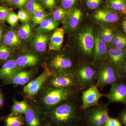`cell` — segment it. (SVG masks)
Instances as JSON below:
<instances>
[{"instance_id": "cell-45", "label": "cell", "mask_w": 126, "mask_h": 126, "mask_svg": "<svg viewBox=\"0 0 126 126\" xmlns=\"http://www.w3.org/2000/svg\"><path fill=\"white\" fill-rule=\"evenodd\" d=\"M2 28H1V26L0 25V41L1 40V38H2Z\"/></svg>"}, {"instance_id": "cell-25", "label": "cell", "mask_w": 126, "mask_h": 126, "mask_svg": "<svg viewBox=\"0 0 126 126\" xmlns=\"http://www.w3.org/2000/svg\"><path fill=\"white\" fill-rule=\"evenodd\" d=\"M29 108V105L25 101H18L14 100V103L12 107L11 112L9 115H18L24 114Z\"/></svg>"}, {"instance_id": "cell-29", "label": "cell", "mask_w": 126, "mask_h": 126, "mask_svg": "<svg viewBox=\"0 0 126 126\" xmlns=\"http://www.w3.org/2000/svg\"><path fill=\"white\" fill-rule=\"evenodd\" d=\"M17 33L21 39L25 40L29 39L32 34L31 28L30 24L26 23L21 26Z\"/></svg>"}, {"instance_id": "cell-36", "label": "cell", "mask_w": 126, "mask_h": 126, "mask_svg": "<svg viewBox=\"0 0 126 126\" xmlns=\"http://www.w3.org/2000/svg\"><path fill=\"white\" fill-rule=\"evenodd\" d=\"M6 20L9 24L13 26L18 23L19 18L16 14L14 12H11L9 13Z\"/></svg>"}, {"instance_id": "cell-23", "label": "cell", "mask_w": 126, "mask_h": 126, "mask_svg": "<svg viewBox=\"0 0 126 126\" xmlns=\"http://www.w3.org/2000/svg\"><path fill=\"white\" fill-rule=\"evenodd\" d=\"M3 42L5 45L14 47L19 46L21 43L18 33L13 30L7 32L3 38Z\"/></svg>"}, {"instance_id": "cell-16", "label": "cell", "mask_w": 126, "mask_h": 126, "mask_svg": "<svg viewBox=\"0 0 126 126\" xmlns=\"http://www.w3.org/2000/svg\"><path fill=\"white\" fill-rule=\"evenodd\" d=\"M32 74L28 70L19 71L11 78L2 81L3 84H12L14 86H24L30 82L32 77Z\"/></svg>"}, {"instance_id": "cell-2", "label": "cell", "mask_w": 126, "mask_h": 126, "mask_svg": "<svg viewBox=\"0 0 126 126\" xmlns=\"http://www.w3.org/2000/svg\"><path fill=\"white\" fill-rule=\"evenodd\" d=\"M83 91L78 87L56 88L49 87L45 90L41 101L48 109L72 99L81 94Z\"/></svg>"}, {"instance_id": "cell-34", "label": "cell", "mask_w": 126, "mask_h": 126, "mask_svg": "<svg viewBox=\"0 0 126 126\" xmlns=\"http://www.w3.org/2000/svg\"><path fill=\"white\" fill-rule=\"evenodd\" d=\"M68 13L66 10L63 7H59L56 9L53 14V19L58 21L63 19Z\"/></svg>"}, {"instance_id": "cell-51", "label": "cell", "mask_w": 126, "mask_h": 126, "mask_svg": "<svg viewBox=\"0 0 126 126\" xmlns=\"http://www.w3.org/2000/svg\"></svg>"}, {"instance_id": "cell-41", "label": "cell", "mask_w": 126, "mask_h": 126, "mask_svg": "<svg viewBox=\"0 0 126 126\" xmlns=\"http://www.w3.org/2000/svg\"><path fill=\"white\" fill-rule=\"evenodd\" d=\"M118 118L122 125L126 126V107L119 112Z\"/></svg>"}, {"instance_id": "cell-9", "label": "cell", "mask_w": 126, "mask_h": 126, "mask_svg": "<svg viewBox=\"0 0 126 126\" xmlns=\"http://www.w3.org/2000/svg\"><path fill=\"white\" fill-rule=\"evenodd\" d=\"M78 40L83 54L86 57L93 55L94 38L92 28L88 27L79 34Z\"/></svg>"}, {"instance_id": "cell-43", "label": "cell", "mask_w": 126, "mask_h": 126, "mask_svg": "<svg viewBox=\"0 0 126 126\" xmlns=\"http://www.w3.org/2000/svg\"><path fill=\"white\" fill-rule=\"evenodd\" d=\"M4 102V98L2 92H0V109L3 107Z\"/></svg>"}, {"instance_id": "cell-19", "label": "cell", "mask_w": 126, "mask_h": 126, "mask_svg": "<svg viewBox=\"0 0 126 126\" xmlns=\"http://www.w3.org/2000/svg\"><path fill=\"white\" fill-rule=\"evenodd\" d=\"M64 34V30L62 28H58L55 30L50 40V50H59L61 49L63 41Z\"/></svg>"}, {"instance_id": "cell-26", "label": "cell", "mask_w": 126, "mask_h": 126, "mask_svg": "<svg viewBox=\"0 0 126 126\" xmlns=\"http://www.w3.org/2000/svg\"><path fill=\"white\" fill-rule=\"evenodd\" d=\"M38 31L40 32H47L55 29L59 25L58 21L52 18H46L39 24Z\"/></svg>"}, {"instance_id": "cell-47", "label": "cell", "mask_w": 126, "mask_h": 126, "mask_svg": "<svg viewBox=\"0 0 126 126\" xmlns=\"http://www.w3.org/2000/svg\"><path fill=\"white\" fill-rule=\"evenodd\" d=\"M3 1H8V2H10V1H11L12 0H2Z\"/></svg>"}, {"instance_id": "cell-17", "label": "cell", "mask_w": 126, "mask_h": 126, "mask_svg": "<svg viewBox=\"0 0 126 126\" xmlns=\"http://www.w3.org/2000/svg\"><path fill=\"white\" fill-rule=\"evenodd\" d=\"M16 60H9L6 61L0 68V80H7L13 77L19 71Z\"/></svg>"}, {"instance_id": "cell-21", "label": "cell", "mask_w": 126, "mask_h": 126, "mask_svg": "<svg viewBox=\"0 0 126 126\" xmlns=\"http://www.w3.org/2000/svg\"><path fill=\"white\" fill-rule=\"evenodd\" d=\"M1 119L5 126H23L26 124L25 116L22 115H9Z\"/></svg>"}, {"instance_id": "cell-38", "label": "cell", "mask_w": 126, "mask_h": 126, "mask_svg": "<svg viewBox=\"0 0 126 126\" xmlns=\"http://www.w3.org/2000/svg\"><path fill=\"white\" fill-rule=\"evenodd\" d=\"M104 126H122V124L118 118L110 117Z\"/></svg>"}, {"instance_id": "cell-50", "label": "cell", "mask_w": 126, "mask_h": 126, "mask_svg": "<svg viewBox=\"0 0 126 126\" xmlns=\"http://www.w3.org/2000/svg\"></svg>"}, {"instance_id": "cell-27", "label": "cell", "mask_w": 126, "mask_h": 126, "mask_svg": "<svg viewBox=\"0 0 126 126\" xmlns=\"http://www.w3.org/2000/svg\"><path fill=\"white\" fill-rule=\"evenodd\" d=\"M110 43L116 48L125 49L126 48V37L120 34H116Z\"/></svg>"}, {"instance_id": "cell-10", "label": "cell", "mask_w": 126, "mask_h": 126, "mask_svg": "<svg viewBox=\"0 0 126 126\" xmlns=\"http://www.w3.org/2000/svg\"><path fill=\"white\" fill-rule=\"evenodd\" d=\"M96 84L93 85L83 91L81 94V107L83 110L87 109L99 104L102 96Z\"/></svg>"}, {"instance_id": "cell-14", "label": "cell", "mask_w": 126, "mask_h": 126, "mask_svg": "<svg viewBox=\"0 0 126 126\" xmlns=\"http://www.w3.org/2000/svg\"><path fill=\"white\" fill-rule=\"evenodd\" d=\"M93 16L96 20L103 23H116L119 19V14L106 6L96 10Z\"/></svg>"}, {"instance_id": "cell-5", "label": "cell", "mask_w": 126, "mask_h": 126, "mask_svg": "<svg viewBox=\"0 0 126 126\" xmlns=\"http://www.w3.org/2000/svg\"><path fill=\"white\" fill-rule=\"evenodd\" d=\"M122 79L108 60L98 68L96 73V84L101 91L107 85Z\"/></svg>"}, {"instance_id": "cell-6", "label": "cell", "mask_w": 126, "mask_h": 126, "mask_svg": "<svg viewBox=\"0 0 126 126\" xmlns=\"http://www.w3.org/2000/svg\"><path fill=\"white\" fill-rule=\"evenodd\" d=\"M48 80L49 86L51 87H79L74 72L53 73L50 75Z\"/></svg>"}, {"instance_id": "cell-31", "label": "cell", "mask_w": 126, "mask_h": 126, "mask_svg": "<svg viewBox=\"0 0 126 126\" xmlns=\"http://www.w3.org/2000/svg\"><path fill=\"white\" fill-rule=\"evenodd\" d=\"M104 0H85V5L89 10L96 11L101 8Z\"/></svg>"}, {"instance_id": "cell-37", "label": "cell", "mask_w": 126, "mask_h": 126, "mask_svg": "<svg viewBox=\"0 0 126 126\" xmlns=\"http://www.w3.org/2000/svg\"><path fill=\"white\" fill-rule=\"evenodd\" d=\"M77 0H61V4L63 9L68 10L73 8L75 5Z\"/></svg>"}, {"instance_id": "cell-48", "label": "cell", "mask_w": 126, "mask_h": 126, "mask_svg": "<svg viewBox=\"0 0 126 126\" xmlns=\"http://www.w3.org/2000/svg\"><path fill=\"white\" fill-rule=\"evenodd\" d=\"M125 70L126 71V61H125Z\"/></svg>"}, {"instance_id": "cell-22", "label": "cell", "mask_w": 126, "mask_h": 126, "mask_svg": "<svg viewBox=\"0 0 126 126\" xmlns=\"http://www.w3.org/2000/svg\"><path fill=\"white\" fill-rule=\"evenodd\" d=\"M106 7L119 14L126 15V0H106Z\"/></svg>"}, {"instance_id": "cell-20", "label": "cell", "mask_w": 126, "mask_h": 126, "mask_svg": "<svg viewBox=\"0 0 126 126\" xmlns=\"http://www.w3.org/2000/svg\"><path fill=\"white\" fill-rule=\"evenodd\" d=\"M16 63L20 68L34 66L38 62L39 59L34 54H25L19 56L16 60Z\"/></svg>"}, {"instance_id": "cell-24", "label": "cell", "mask_w": 126, "mask_h": 126, "mask_svg": "<svg viewBox=\"0 0 126 126\" xmlns=\"http://www.w3.org/2000/svg\"><path fill=\"white\" fill-rule=\"evenodd\" d=\"M48 39L49 36L47 35L41 33L36 35L33 41L34 47L36 51L44 52L46 49Z\"/></svg>"}, {"instance_id": "cell-39", "label": "cell", "mask_w": 126, "mask_h": 126, "mask_svg": "<svg viewBox=\"0 0 126 126\" xmlns=\"http://www.w3.org/2000/svg\"><path fill=\"white\" fill-rule=\"evenodd\" d=\"M9 13V9L4 6H0V20L4 21L6 20Z\"/></svg>"}, {"instance_id": "cell-8", "label": "cell", "mask_w": 126, "mask_h": 126, "mask_svg": "<svg viewBox=\"0 0 126 126\" xmlns=\"http://www.w3.org/2000/svg\"><path fill=\"white\" fill-rule=\"evenodd\" d=\"M110 91L102 94V96L107 98L108 104L116 103L126 104V84L122 79L110 85Z\"/></svg>"}, {"instance_id": "cell-18", "label": "cell", "mask_w": 126, "mask_h": 126, "mask_svg": "<svg viewBox=\"0 0 126 126\" xmlns=\"http://www.w3.org/2000/svg\"><path fill=\"white\" fill-rule=\"evenodd\" d=\"M68 13V25L70 29H74L78 25L83 15L82 10L79 6H74Z\"/></svg>"}, {"instance_id": "cell-46", "label": "cell", "mask_w": 126, "mask_h": 126, "mask_svg": "<svg viewBox=\"0 0 126 126\" xmlns=\"http://www.w3.org/2000/svg\"><path fill=\"white\" fill-rule=\"evenodd\" d=\"M77 126H87L80 122Z\"/></svg>"}, {"instance_id": "cell-42", "label": "cell", "mask_w": 126, "mask_h": 126, "mask_svg": "<svg viewBox=\"0 0 126 126\" xmlns=\"http://www.w3.org/2000/svg\"><path fill=\"white\" fill-rule=\"evenodd\" d=\"M28 0H12V2L16 7L20 8L25 7Z\"/></svg>"}, {"instance_id": "cell-28", "label": "cell", "mask_w": 126, "mask_h": 126, "mask_svg": "<svg viewBox=\"0 0 126 126\" xmlns=\"http://www.w3.org/2000/svg\"><path fill=\"white\" fill-rule=\"evenodd\" d=\"M25 8L29 14L32 15L36 12L44 10L42 5L36 0H28Z\"/></svg>"}, {"instance_id": "cell-49", "label": "cell", "mask_w": 126, "mask_h": 126, "mask_svg": "<svg viewBox=\"0 0 126 126\" xmlns=\"http://www.w3.org/2000/svg\"><path fill=\"white\" fill-rule=\"evenodd\" d=\"M1 92V90L0 88V92Z\"/></svg>"}, {"instance_id": "cell-40", "label": "cell", "mask_w": 126, "mask_h": 126, "mask_svg": "<svg viewBox=\"0 0 126 126\" xmlns=\"http://www.w3.org/2000/svg\"><path fill=\"white\" fill-rule=\"evenodd\" d=\"M58 0H43V4L46 8L52 10L56 6Z\"/></svg>"}, {"instance_id": "cell-7", "label": "cell", "mask_w": 126, "mask_h": 126, "mask_svg": "<svg viewBox=\"0 0 126 126\" xmlns=\"http://www.w3.org/2000/svg\"><path fill=\"white\" fill-rule=\"evenodd\" d=\"M126 59L125 49L113 48L108 50V60L121 79H123L126 73L124 67Z\"/></svg>"}, {"instance_id": "cell-1", "label": "cell", "mask_w": 126, "mask_h": 126, "mask_svg": "<svg viewBox=\"0 0 126 126\" xmlns=\"http://www.w3.org/2000/svg\"><path fill=\"white\" fill-rule=\"evenodd\" d=\"M81 95L48 109L44 114L46 126H77L80 122L83 111Z\"/></svg>"}, {"instance_id": "cell-3", "label": "cell", "mask_w": 126, "mask_h": 126, "mask_svg": "<svg viewBox=\"0 0 126 126\" xmlns=\"http://www.w3.org/2000/svg\"><path fill=\"white\" fill-rule=\"evenodd\" d=\"M107 103H99L83 110L80 122L87 126H104L110 117Z\"/></svg>"}, {"instance_id": "cell-35", "label": "cell", "mask_w": 126, "mask_h": 126, "mask_svg": "<svg viewBox=\"0 0 126 126\" xmlns=\"http://www.w3.org/2000/svg\"><path fill=\"white\" fill-rule=\"evenodd\" d=\"M18 18L21 22L26 23L30 19V14L27 11L23 9H20L18 13Z\"/></svg>"}, {"instance_id": "cell-13", "label": "cell", "mask_w": 126, "mask_h": 126, "mask_svg": "<svg viewBox=\"0 0 126 126\" xmlns=\"http://www.w3.org/2000/svg\"><path fill=\"white\" fill-rule=\"evenodd\" d=\"M52 74V73L49 70L44 71L38 77L30 81L25 85L23 89L24 92L29 97L35 96Z\"/></svg>"}, {"instance_id": "cell-4", "label": "cell", "mask_w": 126, "mask_h": 126, "mask_svg": "<svg viewBox=\"0 0 126 126\" xmlns=\"http://www.w3.org/2000/svg\"><path fill=\"white\" fill-rule=\"evenodd\" d=\"M88 63L77 65L74 73L79 88L83 91L96 84V70Z\"/></svg>"}, {"instance_id": "cell-44", "label": "cell", "mask_w": 126, "mask_h": 126, "mask_svg": "<svg viewBox=\"0 0 126 126\" xmlns=\"http://www.w3.org/2000/svg\"><path fill=\"white\" fill-rule=\"evenodd\" d=\"M122 27L124 33L126 35V17L124 18L122 23Z\"/></svg>"}, {"instance_id": "cell-11", "label": "cell", "mask_w": 126, "mask_h": 126, "mask_svg": "<svg viewBox=\"0 0 126 126\" xmlns=\"http://www.w3.org/2000/svg\"><path fill=\"white\" fill-rule=\"evenodd\" d=\"M94 46L92 64L98 68L108 60L107 44L101 39L99 35L94 38Z\"/></svg>"}, {"instance_id": "cell-15", "label": "cell", "mask_w": 126, "mask_h": 126, "mask_svg": "<svg viewBox=\"0 0 126 126\" xmlns=\"http://www.w3.org/2000/svg\"><path fill=\"white\" fill-rule=\"evenodd\" d=\"M24 115L26 126H42L44 123V114L33 108L29 107Z\"/></svg>"}, {"instance_id": "cell-32", "label": "cell", "mask_w": 126, "mask_h": 126, "mask_svg": "<svg viewBox=\"0 0 126 126\" xmlns=\"http://www.w3.org/2000/svg\"><path fill=\"white\" fill-rule=\"evenodd\" d=\"M11 55V50L5 45H0V60L7 61Z\"/></svg>"}, {"instance_id": "cell-12", "label": "cell", "mask_w": 126, "mask_h": 126, "mask_svg": "<svg viewBox=\"0 0 126 126\" xmlns=\"http://www.w3.org/2000/svg\"><path fill=\"white\" fill-rule=\"evenodd\" d=\"M50 66L52 73L60 72H74L73 62L69 57L64 54L56 55L52 58Z\"/></svg>"}, {"instance_id": "cell-30", "label": "cell", "mask_w": 126, "mask_h": 126, "mask_svg": "<svg viewBox=\"0 0 126 126\" xmlns=\"http://www.w3.org/2000/svg\"><path fill=\"white\" fill-rule=\"evenodd\" d=\"M114 33L112 29L106 28L102 30L99 36L101 39L106 44L110 43L114 37Z\"/></svg>"}, {"instance_id": "cell-33", "label": "cell", "mask_w": 126, "mask_h": 126, "mask_svg": "<svg viewBox=\"0 0 126 126\" xmlns=\"http://www.w3.org/2000/svg\"><path fill=\"white\" fill-rule=\"evenodd\" d=\"M47 15L44 10L36 12L32 15V21L35 24H40L47 18Z\"/></svg>"}]
</instances>
